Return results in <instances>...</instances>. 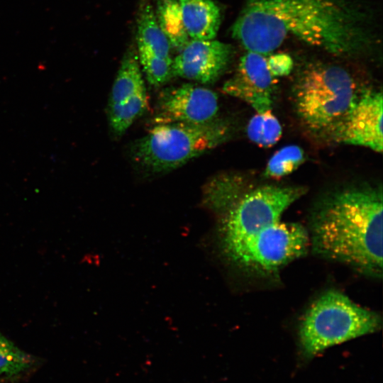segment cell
<instances>
[{
  "label": "cell",
  "instance_id": "obj_18",
  "mask_svg": "<svg viewBox=\"0 0 383 383\" xmlns=\"http://www.w3.org/2000/svg\"><path fill=\"white\" fill-rule=\"evenodd\" d=\"M304 161V153L300 147H284L270 159L264 174L270 178H281L296 170Z\"/></svg>",
  "mask_w": 383,
  "mask_h": 383
},
{
  "label": "cell",
  "instance_id": "obj_16",
  "mask_svg": "<svg viewBox=\"0 0 383 383\" xmlns=\"http://www.w3.org/2000/svg\"><path fill=\"white\" fill-rule=\"evenodd\" d=\"M247 135L253 143L261 147H270L281 138L282 126L271 111L257 113L249 121Z\"/></svg>",
  "mask_w": 383,
  "mask_h": 383
},
{
  "label": "cell",
  "instance_id": "obj_9",
  "mask_svg": "<svg viewBox=\"0 0 383 383\" xmlns=\"http://www.w3.org/2000/svg\"><path fill=\"white\" fill-rule=\"evenodd\" d=\"M231 45L214 39L190 40L172 60V74L201 84L216 81L233 57Z\"/></svg>",
  "mask_w": 383,
  "mask_h": 383
},
{
  "label": "cell",
  "instance_id": "obj_10",
  "mask_svg": "<svg viewBox=\"0 0 383 383\" xmlns=\"http://www.w3.org/2000/svg\"><path fill=\"white\" fill-rule=\"evenodd\" d=\"M274 77L265 55L247 51L240 59L235 75L225 82L222 91L250 104L257 112L270 111L272 106Z\"/></svg>",
  "mask_w": 383,
  "mask_h": 383
},
{
  "label": "cell",
  "instance_id": "obj_20",
  "mask_svg": "<svg viewBox=\"0 0 383 383\" xmlns=\"http://www.w3.org/2000/svg\"><path fill=\"white\" fill-rule=\"evenodd\" d=\"M268 68L274 77H282L290 73L293 67V61L290 56L286 54H274L267 58Z\"/></svg>",
  "mask_w": 383,
  "mask_h": 383
},
{
  "label": "cell",
  "instance_id": "obj_5",
  "mask_svg": "<svg viewBox=\"0 0 383 383\" xmlns=\"http://www.w3.org/2000/svg\"><path fill=\"white\" fill-rule=\"evenodd\" d=\"M230 127L213 119L201 123H172L154 126L131 148L133 161L158 173L174 170L224 143Z\"/></svg>",
  "mask_w": 383,
  "mask_h": 383
},
{
  "label": "cell",
  "instance_id": "obj_12",
  "mask_svg": "<svg viewBox=\"0 0 383 383\" xmlns=\"http://www.w3.org/2000/svg\"><path fill=\"white\" fill-rule=\"evenodd\" d=\"M138 53L130 48L124 55L113 82L107 108L121 105L145 89Z\"/></svg>",
  "mask_w": 383,
  "mask_h": 383
},
{
  "label": "cell",
  "instance_id": "obj_17",
  "mask_svg": "<svg viewBox=\"0 0 383 383\" xmlns=\"http://www.w3.org/2000/svg\"><path fill=\"white\" fill-rule=\"evenodd\" d=\"M33 358L0 333V377H13L28 370Z\"/></svg>",
  "mask_w": 383,
  "mask_h": 383
},
{
  "label": "cell",
  "instance_id": "obj_3",
  "mask_svg": "<svg viewBox=\"0 0 383 383\" xmlns=\"http://www.w3.org/2000/svg\"><path fill=\"white\" fill-rule=\"evenodd\" d=\"M313 251L374 277L382 276V192L359 187L328 196L312 216Z\"/></svg>",
  "mask_w": 383,
  "mask_h": 383
},
{
  "label": "cell",
  "instance_id": "obj_6",
  "mask_svg": "<svg viewBox=\"0 0 383 383\" xmlns=\"http://www.w3.org/2000/svg\"><path fill=\"white\" fill-rule=\"evenodd\" d=\"M381 325L377 313L339 291H327L311 304L300 323L301 352L309 360L329 347L374 333Z\"/></svg>",
  "mask_w": 383,
  "mask_h": 383
},
{
  "label": "cell",
  "instance_id": "obj_4",
  "mask_svg": "<svg viewBox=\"0 0 383 383\" xmlns=\"http://www.w3.org/2000/svg\"><path fill=\"white\" fill-rule=\"evenodd\" d=\"M358 95L355 82L346 70L321 62L305 67L294 87L296 113L316 133H333Z\"/></svg>",
  "mask_w": 383,
  "mask_h": 383
},
{
  "label": "cell",
  "instance_id": "obj_14",
  "mask_svg": "<svg viewBox=\"0 0 383 383\" xmlns=\"http://www.w3.org/2000/svg\"><path fill=\"white\" fill-rule=\"evenodd\" d=\"M155 16L171 48L180 52L190 41L178 0H156Z\"/></svg>",
  "mask_w": 383,
  "mask_h": 383
},
{
  "label": "cell",
  "instance_id": "obj_2",
  "mask_svg": "<svg viewBox=\"0 0 383 383\" xmlns=\"http://www.w3.org/2000/svg\"><path fill=\"white\" fill-rule=\"evenodd\" d=\"M305 192L304 187L269 184L236 196L226 207L221 225L226 257L247 272L270 277L305 255L309 231L299 223L282 220Z\"/></svg>",
  "mask_w": 383,
  "mask_h": 383
},
{
  "label": "cell",
  "instance_id": "obj_15",
  "mask_svg": "<svg viewBox=\"0 0 383 383\" xmlns=\"http://www.w3.org/2000/svg\"><path fill=\"white\" fill-rule=\"evenodd\" d=\"M146 89L130 101L112 108H107V116L111 131L117 135L123 134L148 108Z\"/></svg>",
  "mask_w": 383,
  "mask_h": 383
},
{
  "label": "cell",
  "instance_id": "obj_1",
  "mask_svg": "<svg viewBox=\"0 0 383 383\" xmlns=\"http://www.w3.org/2000/svg\"><path fill=\"white\" fill-rule=\"evenodd\" d=\"M231 33L247 51L263 55L292 38L341 57L376 41L365 13L345 0H246Z\"/></svg>",
  "mask_w": 383,
  "mask_h": 383
},
{
  "label": "cell",
  "instance_id": "obj_19",
  "mask_svg": "<svg viewBox=\"0 0 383 383\" xmlns=\"http://www.w3.org/2000/svg\"><path fill=\"white\" fill-rule=\"evenodd\" d=\"M138 57L141 70L150 84L160 86L173 75L171 57H161L145 50H138Z\"/></svg>",
  "mask_w": 383,
  "mask_h": 383
},
{
  "label": "cell",
  "instance_id": "obj_13",
  "mask_svg": "<svg viewBox=\"0 0 383 383\" xmlns=\"http://www.w3.org/2000/svg\"><path fill=\"white\" fill-rule=\"evenodd\" d=\"M138 50H145L161 57H170V44L159 26L155 11L147 0H142L137 16Z\"/></svg>",
  "mask_w": 383,
  "mask_h": 383
},
{
  "label": "cell",
  "instance_id": "obj_11",
  "mask_svg": "<svg viewBox=\"0 0 383 383\" xmlns=\"http://www.w3.org/2000/svg\"><path fill=\"white\" fill-rule=\"evenodd\" d=\"M184 25L191 40H212L221 22V12L213 0H178Z\"/></svg>",
  "mask_w": 383,
  "mask_h": 383
},
{
  "label": "cell",
  "instance_id": "obj_8",
  "mask_svg": "<svg viewBox=\"0 0 383 383\" xmlns=\"http://www.w3.org/2000/svg\"><path fill=\"white\" fill-rule=\"evenodd\" d=\"M382 104L381 91L367 90L359 94L333 136L339 142L382 152Z\"/></svg>",
  "mask_w": 383,
  "mask_h": 383
},
{
  "label": "cell",
  "instance_id": "obj_7",
  "mask_svg": "<svg viewBox=\"0 0 383 383\" xmlns=\"http://www.w3.org/2000/svg\"><path fill=\"white\" fill-rule=\"evenodd\" d=\"M218 110L217 94L192 84L163 90L159 95L155 125L172 123H201L215 119Z\"/></svg>",
  "mask_w": 383,
  "mask_h": 383
}]
</instances>
